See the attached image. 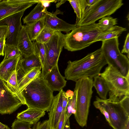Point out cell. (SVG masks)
<instances>
[{
    "instance_id": "obj_1",
    "label": "cell",
    "mask_w": 129,
    "mask_h": 129,
    "mask_svg": "<svg viewBox=\"0 0 129 129\" xmlns=\"http://www.w3.org/2000/svg\"><path fill=\"white\" fill-rule=\"evenodd\" d=\"M67 63L65 78L75 82L82 78H93L99 75L102 68L107 64L101 48L80 59L69 60Z\"/></svg>"
},
{
    "instance_id": "obj_2",
    "label": "cell",
    "mask_w": 129,
    "mask_h": 129,
    "mask_svg": "<svg viewBox=\"0 0 129 129\" xmlns=\"http://www.w3.org/2000/svg\"><path fill=\"white\" fill-rule=\"evenodd\" d=\"M53 92L41 74L21 92V102L28 108L49 111L54 96Z\"/></svg>"
},
{
    "instance_id": "obj_3",
    "label": "cell",
    "mask_w": 129,
    "mask_h": 129,
    "mask_svg": "<svg viewBox=\"0 0 129 129\" xmlns=\"http://www.w3.org/2000/svg\"><path fill=\"white\" fill-rule=\"evenodd\" d=\"M102 31L96 23L77 26L64 35L63 47L72 52L83 49L95 42L96 38Z\"/></svg>"
},
{
    "instance_id": "obj_4",
    "label": "cell",
    "mask_w": 129,
    "mask_h": 129,
    "mask_svg": "<svg viewBox=\"0 0 129 129\" xmlns=\"http://www.w3.org/2000/svg\"><path fill=\"white\" fill-rule=\"evenodd\" d=\"M93 79L84 77L75 81L74 90L76 94V111L75 118L82 127L87 124L91 99L93 93Z\"/></svg>"
},
{
    "instance_id": "obj_5",
    "label": "cell",
    "mask_w": 129,
    "mask_h": 129,
    "mask_svg": "<svg viewBox=\"0 0 129 129\" xmlns=\"http://www.w3.org/2000/svg\"><path fill=\"white\" fill-rule=\"evenodd\" d=\"M123 4L122 0H97L87 7L75 24L79 26L95 23L98 20L113 14Z\"/></svg>"
},
{
    "instance_id": "obj_6",
    "label": "cell",
    "mask_w": 129,
    "mask_h": 129,
    "mask_svg": "<svg viewBox=\"0 0 129 129\" xmlns=\"http://www.w3.org/2000/svg\"><path fill=\"white\" fill-rule=\"evenodd\" d=\"M99 75L105 80L109 88L108 100L118 102L129 96V79L118 71L108 65Z\"/></svg>"
},
{
    "instance_id": "obj_7",
    "label": "cell",
    "mask_w": 129,
    "mask_h": 129,
    "mask_svg": "<svg viewBox=\"0 0 129 129\" xmlns=\"http://www.w3.org/2000/svg\"><path fill=\"white\" fill-rule=\"evenodd\" d=\"M98 101L109 115V125L114 129H125L129 122V96H125L118 102L104 100L96 96Z\"/></svg>"
},
{
    "instance_id": "obj_8",
    "label": "cell",
    "mask_w": 129,
    "mask_h": 129,
    "mask_svg": "<svg viewBox=\"0 0 129 129\" xmlns=\"http://www.w3.org/2000/svg\"><path fill=\"white\" fill-rule=\"evenodd\" d=\"M118 38L102 41L101 49L107 64L129 79V60L121 53L119 48Z\"/></svg>"
},
{
    "instance_id": "obj_9",
    "label": "cell",
    "mask_w": 129,
    "mask_h": 129,
    "mask_svg": "<svg viewBox=\"0 0 129 129\" xmlns=\"http://www.w3.org/2000/svg\"><path fill=\"white\" fill-rule=\"evenodd\" d=\"M64 36L61 32H55L49 41L44 44L46 57L42 69L41 76L43 78L58 61L64 46Z\"/></svg>"
},
{
    "instance_id": "obj_10",
    "label": "cell",
    "mask_w": 129,
    "mask_h": 129,
    "mask_svg": "<svg viewBox=\"0 0 129 129\" xmlns=\"http://www.w3.org/2000/svg\"><path fill=\"white\" fill-rule=\"evenodd\" d=\"M22 105L7 86L6 82L0 78V114H11Z\"/></svg>"
},
{
    "instance_id": "obj_11",
    "label": "cell",
    "mask_w": 129,
    "mask_h": 129,
    "mask_svg": "<svg viewBox=\"0 0 129 129\" xmlns=\"http://www.w3.org/2000/svg\"><path fill=\"white\" fill-rule=\"evenodd\" d=\"M25 11L14 14L0 21V25L6 24L8 28V35L6 44L8 46H17L19 33L21 29V19Z\"/></svg>"
},
{
    "instance_id": "obj_12",
    "label": "cell",
    "mask_w": 129,
    "mask_h": 129,
    "mask_svg": "<svg viewBox=\"0 0 129 129\" xmlns=\"http://www.w3.org/2000/svg\"><path fill=\"white\" fill-rule=\"evenodd\" d=\"M39 0H4L0 2V21L14 14L25 11Z\"/></svg>"
},
{
    "instance_id": "obj_13",
    "label": "cell",
    "mask_w": 129,
    "mask_h": 129,
    "mask_svg": "<svg viewBox=\"0 0 129 129\" xmlns=\"http://www.w3.org/2000/svg\"><path fill=\"white\" fill-rule=\"evenodd\" d=\"M45 24L55 31H63L66 34L74 29L76 27V24H69L58 18L57 15L58 14H63V12L57 9L54 12L51 13L46 12Z\"/></svg>"
},
{
    "instance_id": "obj_14",
    "label": "cell",
    "mask_w": 129,
    "mask_h": 129,
    "mask_svg": "<svg viewBox=\"0 0 129 129\" xmlns=\"http://www.w3.org/2000/svg\"><path fill=\"white\" fill-rule=\"evenodd\" d=\"M58 62L56 63L43 78L47 85L53 91H60L66 86L67 82L64 77L59 72Z\"/></svg>"
},
{
    "instance_id": "obj_15",
    "label": "cell",
    "mask_w": 129,
    "mask_h": 129,
    "mask_svg": "<svg viewBox=\"0 0 129 129\" xmlns=\"http://www.w3.org/2000/svg\"><path fill=\"white\" fill-rule=\"evenodd\" d=\"M63 89L54 96L48 113L49 123L50 129H56L62 112Z\"/></svg>"
},
{
    "instance_id": "obj_16",
    "label": "cell",
    "mask_w": 129,
    "mask_h": 129,
    "mask_svg": "<svg viewBox=\"0 0 129 129\" xmlns=\"http://www.w3.org/2000/svg\"><path fill=\"white\" fill-rule=\"evenodd\" d=\"M38 68H42V67L40 60L36 54L34 53L23 58L21 56L16 69L17 81L29 70Z\"/></svg>"
},
{
    "instance_id": "obj_17",
    "label": "cell",
    "mask_w": 129,
    "mask_h": 129,
    "mask_svg": "<svg viewBox=\"0 0 129 129\" xmlns=\"http://www.w3.org/2000/svg\"><path fill=\"white\" fill-rule=\"evenodd\" d=\"M17 47L22 57H25L34 53L33 42L30 39L24 25L18 36Z\"/></svg>"
},
{
    "instance_id": "obj_18",
    "label": "cell",
    "mask_w": 129,
    "mask_h": 129,
    "mask_svg": "<svg viewBox=\"0 0 129 129\" xmlns=\"http://www.w3.org/2000/svg\"><path fill=\"white\" fill-rule=\"evenodd\" d=\"M41 68H35L28 71L17 81L18 87L14 95L21 102V93L24 89L32 81L40 76Z\"/></svg>"
},
{
    "instance_id": "obj_19",
    "label": "cell",
    "mask_w": 129,
    "mask_h": 129,
    "mask_svg": "<svg viewBox=\"0 0 129 129\" xmlns=\"http://www.w3.org/2000/svg\"><path fill=\"white\" fill-rule=\"evenodd\" d=\"M21 55L12 58L3 60L0 63V78L6 82L13 73L16 70Z\"/></svg>"
},
{
    "instance_id": "obj_20",
    "label": "cell",
    "mask_w": 129,
    "mask_h": 129,
    "mask_svg": "<svg viewBox=\"0 0 129 129\" xmlns=\"http://www.w3.org/2000/svg\"><path fill=\"white\" fill-rule=\"evenodd\" d=\"M45 111L36 109L28 108L18 113L17 118L21 121L29 123L31 125L38 122L40 118L45 115Z\"/></svg>"
},
{
    "instance_id": "obj_21",
    "label": "cell",
    "mask_w": 129,
    "mask_h": 129,
    "mask_svg": "<svg viewBox=\"0 0 129 129\" xmlns=\"http://www.w3.org/2000/svg\"><path fill=\"white\" fill-rule=\"evenodd\" d=\"M45 17L38 20L26 24L25 28L32 42L35 41L45 25Z\"/></svg>"
},
{
    "instance_id": "obj_22",
    "label": "cell",
    "mask_w": 129,
    "mask_h": 129,
    "mask_svg": "<svg viewBox=\"0 0 129 129\" xmlns=\"http://www.w3.org/2000/svg\"><path fill=\"white\" fill-rule=\"evenodd\" d=\"M46 10V9L44 8L39 2L30 12L23 18V23L26 24L38 20L45 17Z\"/></svg>"
},
{
    "instance_id": "obj_23",
    "label": "cell",
    "mask_w": 129,
    "mask_h": 129,
    "mask_svg": "<svg viewBox=\"0 0 129 129\" xmlns=\"http://www.w3.org/2000/svg\"><path fill=\"white\" fill-rule=\"evenodd\" d=\"M126 30L125 28L117 25L114 26L107 30L101 32L96 38L95 42L103 41L118 38L123 32Z\"/></svg>"
},
{
    "instance_id": "obj_24",
    "label": "cell",
    "mask_w": 129,
    "mask_h": 129,
    "mask_svg": "<svg viewBox=\"0 0 129 129\" xmlns=\"http://www.w3.org/2000/svg\"><path fill=\"white\" fill-rule=\"evenodd\" d=\"M93 78V86L95 88L97 93L101 99L104 100H106L107 95L109 90L105 81L100 75Z\"/></svg>"
},
{
    "instance_id": "obj_25",
    "label": "cell",
    "mask_w": 129,
    "mask_h": 129,
    "mask_svg": "<svg viewBox=\"0 0 129 129\" xmlns=\"http://www.w3.org/2000/svg\"><path fill=\"white\" fill-rule=\"evenodd\" d=\"M68 1L76 15V23L80 19L86 8L89 6L86 0H69Z\"/></svg>"
},
{
    "instance_id": "obj_26",
    "label": "cell",
    "mask_w": 129,
    "mask_h": 129,
    "mask_svg": "<svg viewBox=\"0 0 129 129\" xmlns=\"http://www.w3.org/2000/svg\"><path fill=\"white\" fill-rule=\"evenodd\" d=\"M117 18H114L110 16L103 17L97 23L98 26L103 31L107 30L117 24Z\"/></svg>"
},
{
    "instance_id": "obj_27",
    "label": "cell",
    "mask_w": 129,
    "mask_h": 129,
    "mask_svg": "<svg viewBox=\"0 0 129 129\" xmlns=\"http://www.w3.org/2000/svg\"><path fill=\"white\" fill-rule=\"evenodd\" d=\"M55 32L45 24L35 41L44 44L46 43L49 41Z\"/></svg>"
},
{
    "instance_id": "obj_28",
    "label": "cell",
    "mask_w": 129,
    "mask_h": 129,
    "mask_svg": "<svg viewBox=\"0 0 129 129\" xmlns=\"http://www.w3.org/2000/svg\"><path fill=\"white\" fill-rule=\"evenodd\" d=\"M76 92L74 90L73 96L69 98V102L65 113V121L69 119L72 114H74L76 112Z\"/></svg>"
},
{
    "instance_id": "obj_29",
    "label": "cell",
    "mask_w": 129,
    "mask_h": 129,
    "mask_svg": "<svg viewBox=\"0 0 129 129\" xmlns=\"http://www.w3.org/2000/svg\"><path fill=\"white\" fill-rule=\"evenodd\" d=\"M33 42L34 53L39 57L42 67L44 62L46 55L44 44L36 41Z\"/></svg>"
},
{
    "instance_id": "obj_30",
    "label": "cell",
    "mask_w": 129,
    "mask_h": 129,
    "mask_svg": "<svg viewBox=\"0 0 129 129\" xmlns=\"http://www.w3.org/2000/svg\"><path fill=\"white\" fill-rule=\"evenodd\" d=\"M4 58L3 60L12 58L21 55L17 46H8L5 44L4 49Z\"/></svg>"
},
{
    "instance_id": "obj_31",
    "label": "cell",
    "mask_w": 129,
    "mask_h": 129,
    "mask_svg": "<svg viewBox=\"0 0 129 129\" xmlns=\"http://www.w3.org/2000/svg\"><path fill=\"white\" fill-rule=\"evenodd\" d=\"M6 83L7 86L14 94L18 86L16 70L13 73Z\"/></svg>"
},
{
    "instance_id": "obj_32",
    "label": "cell",
    "mask_w": 129,
    "mask_h": 129,
    "mask_svg": "<svg viewBox=\"0 0 129 129\" xmlns=\"http://www.w3.org/2000/svg\"><path fill=\"white\" fill-rule=\"evenodd\" d=\"M31 125L29 123L17 119L12 123V129H32L31 128Z\"/></svg>"
},
{
    "instance_id": "obj_33",
    "label": "cell",
    "mask_w": 129,
    "mask_h": 129,
    "mask_svg": "<svg viewBox=\"0 0 129 129\" xmlns=\"http://www.w3.org/2000/svg\"><path fill=\"white\" fill-rule=\"evenodd\" d=\"M93 105L95 107L96 109H99L102 114L104 115L107 121L109 124L110 120L109 115L108 112L105 108L101 105L98 101L96 100L93 102Z\"/></svg>"
},
{
    "instance_id": "obj_34",
    "label": "cell",
    "mask_w": 129,
    "mask_h": 129,
    "mask_svg": "<svg viewBox=\"0 0 129 129\" xmlns=\"http://www.w3.org/2000/svg\"><path fill=\"white\" fill-rule=\"evenodd\" d=\"M32 129H50L48 120L38 121L33 125Z\"/></svg>"
},
{
    "instance_id": "obj_35",
    "label": "cell",
    "mask_w": 129,
    "mask_h": 129,
    "mask_svg": "<svg viewBox=\"0 0 129 129\" xmlns=\"http://www.w3.org/2000/svg\"><path fill=\"white\" fill-rule=\"evenodd\" d=\"M129 33H128L126 37L123 48L121 51V53L127 54V57L129 59Z\"/></svg>"
},
{
    "instance_id": "obj_36",
    "label": "cell",
    "mask_w": 129,
    "mask_h": 129,
    "mask_svg": "<svg viewBox=\"0 0 129 129\" xmlns=\"http://www.w3.org/2000/svg\"><path fill=\"white\" fill-rule=\"evenodd\" d=\"M66 111L62 112L56 129H63L65 122Z\"/></svg>"
},
{
    "instance_id": "obj_37",
    "label": "cell",
    "mask_w": 129,
    "mask_h": 129,
    "mask_svg": "<svg viewBox=\"0 0 129 129\" xmlns=\"http://www.w3.org/2000/svg\"><path fill=\"white\" fill-rule=\"evenodd\" d=\"M8 33V28L7 25H0V39L5 37H7Z\"/></svg>"
},
{
    "instance_id": "obj_38",
    "label": "cell",
    "mask_w": 129,
    "mask_h": 129,
    "mask_svg": "<svg viewBox=\"0 0 129 129\" xmlns=\"http://www.w3.org/2000/svg\"><path fill=\"white\" fill-rule=\"evenodd\" d=\"M7 38L5 37L0 39V53L2 56L4 55V49Z\"/></svg>"
},
{
    "instance_id": "obj_39",
    "label": "cell",
    "mask_w": 129,
    "mask_h": 129,
    "mask_svg": "<svg viewBox=\"0 0 129 129\" xmlns=\"http://www.w3.org/2000/svg\"><path fill=\"white\" fill-rule=\"evenodd\" d=\"M40 2L42 4L43 7L45 9H46V8L48 7L51 3H53L55 2V1H57L53 0H39Z\"/></svg>"
},
{
    "instance_id": "obj_40",
    "label": "cell",
    "mask_w": 129,
    "mask_h": 129,
    "mask_svg": "<svg viewBox=\"0 0 129 129\" xmlns=\"http://www.w3.org/2000/svg\"><path fill=\"white\" fill-rule=\"evenodd\" d=\"M63 129H71L70 126L69 119H68L65 121Z\"/></svg>"
},
{
    "instance_id": "obj_41",
    "label": "cell",
    "mask_w": 129,
    "mask_h": 129,
    "mask_svg": "<svg viewBox=\"0 0 129 129\" xmlns=\"http://www.w3.org/2000/svg\"><path fill=\"white\" fill-rule=\"evenodd\" d=\"M66 1V0L59 1V2H58L56 5V8L59 7L61 5L64 4Z\"/></svg>"
},
{
    "instance_id": "obj_42",
    "label": "cell",
    "mask_w": 129,
    "mask_h": 129,
    "mask_svg": "<svg viewBox=\"0 0 129 129\" xmlns=\"http://www.w3.org/2000/svg\"><path fill=\"white\" fill-rule=\"evenodd\" d=\"M97 0H86L87 4L89 6L94 3Z\"/></svg>"
},
{
    "instance_id": "obj_43",
    "label": "cell",
    "mask_w": 129,
    "mask_h": 129,
    "mask_svg": "<svg viewBox=\"0 0 129 129\" xmlns=\"http://www.w3.org/2000/svg\"><path fill=\"white\" fill-rule=\"evenodd\" d=\"M7 126V125H5L0 122V129H3Z\"/></svg>"
},
{
    "instance_id": "obj_44",
    "label": "cell",
    "mask_w": 129,
    "mask_h": 129,
    "mask_svg": "<svg viewBox=\"0 0 129 129\" xmlns=\"http://www.w3.org/2000/svg\"><path fill=\"white\" fill-rule=\"evenodd\" d=\"M3 129H10L8 126L5 127Z\"/></svg>"
},
{
    "instance_id": "obj_45",
    "label": "cell",
    "mask_w": 129,
    "mask_h": 129,
    "mask_svg": "<svg viewBox=\"0 0 129 129\" xmlns=\"http://www.w3.org/2000/svg\"><path fill=\"white\" fill-rule=\"evenodd\" d=\"M2 1V0H0V2L1 1Z\"/></svg>"
},
{
    "instance_id": "obj_46",
    "label": "cell",
    "mask_w": 129,
    "mask_h": 129,
    "mask_svg": "<svg viewBox=\"0 0 129 129\" xmlns=\"http://www.w3.org/2000/svg\"><path fill=\"white\" fill-rule=\"evenodd\" d=\"M1 55V53H0V56Z\"/></svg>"
}]
</instances>
